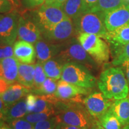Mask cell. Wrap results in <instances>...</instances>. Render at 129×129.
<instances>
[{
    "instance_id": "cell-1",
    "label": "cell",
    "mask_w": 129,
    "mask_h": 129,
    "mask_svg": "<svg viewBox=\"0 0 129 129\" xmlns=\"http://www.w3.org/2000/svg\"><path fill=\"white\" fill-rule=\"evenodd\" d=\"M54 107L57 112L55 117L58 123L81 129H90L97 122L84 104H81L79 101H62L57 98Z\"/></svg>"
},
{
    "instance_id": "cell-2",
    "label": "cell",
    "mask_w": 129,
    "mask_h": 129,
    "mask_svg": "<svg viewBox=\"0 0 129 129\" xmlns=\"http://www.w3.org/2000/svg\"><path fill=\"white\" fill-rule=\"evenodd\" d=\"M97 83L101 92L108 99L119 100L128 96L129 85L120 67L114 66L105 69Z\"/></svg>"
},
{
    "instance_id": "cell-3",
    "label": "cell",
    "mask_w": 129,
    "mask_h": 129,
    "mask_svg": "<svg viewBox=\"0 0 129 129\" xmlns=\"http://www.w3.org/2000/svg\"><path fill=\"white\" fill-rule=\"evenodd\" d=\"M54 59L63 64L67 63L83 64L90 70L95 69L98 64L87 53L77 37H73L64 42L62 50Z\"/></svg>"
},
{
    "instance_id": "cell-4",
    "label": "cell",
    "mask_w": 129,
    "mask_h": 129,
    "mask_svg": "<svg viewBox=\"0 0 129 129\" xmlns=\"http://www.w3.org/2000/svg\"><path fill=\"white\" fill-rule=\"evenodd\" d=\"M72 21L77 35L80 34H88L98 35L104 39L108 33L105 23L104 12H83Z\"/></svg>"
},
{
    "instance_id": "cell-5",
    "label": "cell",
    "mask_w": 129,
    "mask_h": 129,
    "mask_svg": "<svg viewBox=\"0 0 129 129\" xmlns=\"http://www.w3.org/2000/svg\"><path fill=\"white\" fill-rule=\"evenodd\" d=\"M61 80L87 89L94 87L97 80L90 69L77 63H67L63 65Z\"/></svg>"
},
{
    "instance_id": "cell-6",
    "label": "cell",
    "mask_w": 129,
    "mask_h": 129,
    "mask_svg": "<svg viewBox=\"0 0 129 129\" xmlns=\"http://www.w3.org/2000/svg\"><path fill=\"white\" fill-rule=\"evenodd\" d=\"M77 40L84 50L97 63L108 62L110 59V47L104 39L98 35L80 34Z\"/></svg>"
},
{
    "instance_id": "cell-7",
    "label": "cell",
    "mask_w": 129,
    "mask_h": 129,
    "mask_svg": "<svg viewBox=\"0 0 129 129\" xmlns=\"http://www.w3.org/2000/svg\"><path fill=\"white\" fill-rule=\"evenodd\" d=\"M32 17L41 30V33L51 29L60 22L68 18L60 7L45 4L33 12Z\"/></svg>"
},
{
    "instance_id": "cell-8",
    "label": "cell",
    "mask_w": 129,
    "mask_h": 129,
    "mask_svg": "<svg viewBox=\"0 0 129 129\" xmlns=\"http://www.w3.org/2000/svg\"><path fill=\"white\" fill-rule=\"evenodd\" d=\"M19 17L14 10L0 14V44L14 45L17 38Z\"/></svg>"
},
{
    "instance_id": "cell-9",
    "label": "cell",
    "mask_w": 129,
    "mask_h": 129,
    "mask_svg": "<svg viewBox=\"0 0 129 129\" xmlns=\"http://www.w3.org/2000/svg\"><path fill=\"white\" fill-rule=\"evenodd\" d=\"M41 34L42 37L44 40L56 43H64L77 35L73 21L68 17L51 29L43 32Z\"/></svg>"
},
{
    "instance_id": "cell-10",
    "label": "cell",
    "mask_w": 129,
    "mask_h": 129,
    "mask_svg": "<svg viewBox=\"0 0 129 129\" xmlns=\"http://www.w3.org/2000/svg\"><path fill=\"white\" fill-rule=\"evenodd\" d=\"M114 102L101 92H94L83 99V103L89 114L94 119H99L109 110Z\"/></svg>"
},
{
    "instance_id": "cell-11",
    "label": "cell",
    "mask_w": 129,
    "mask_h": 129,
    "mask_svg": "<svg viewBox=\"0 0 129 129\" xmlns=\"http://www.w3.org/2000/svg\"><path fill=\"white\" fill-rule=\"evenodd\" d=\"M17 38L31 44H35L41 40L42 34L32 16L29 17L26 15H20L17 29Z\"/></svg>"
},
{
    "instance_id": "cell-12",
    "label": "cell",
    "mask_w": 129,
    "mask_h": 129,
    "mask_svg": "<svg viewBox=\"0 0 129 129\" xmlns=\"http://www.w3.org/2000/svg\"><path fill=\"white\" fill-rule=\"evenodd\" d=\"M129 22V3L105 12V23L108 32H113Z\"/></svg>"
},
{
    "instance_id": "cell-13",
    "label": "cell",
    "mask_w": 129,
    "mask_h": 129,
    "mask_svg": "<svg viewBox=\"0 0 129 129\" xmlns=\"http://www.w3.org/2000/svg\"><path fill=\"white\" fill-rule=\"evenodd\" d=\"M89 90L67 83L63 80L57 82V88L54 96L62 101L80 102V97L89 93Z\"/></svg>"
},
{
    "instance_id": "cell-14",
    "label": "cell",
    "mask_w": 129,
    "mask_h": 129,
    "mask_svg": "<svg viewBox=\"0 0 129 129\" xmlns=\"http://www.w3.org/2000/svg\"><path fill=\"white\" fill-rule=\"evenodd\" d=\"M63 46V43H52L43 38L38 40L34 44L38 62L43 63L56 57L61 51Z\"/></svg>"
},
{
    "instance_id": "cell-15",
    "label": "cell",
    "mask_w": 129,
    "mask_h": 129,
    "mask_svg": "<svg viewBox=\"0 0 129 129\" xmlns=\"http://www.w3.org/2000/svg\"><path fill=\"white\" fill-rule=\"evenodd\" d=\"M14 57L19 62L25 64H33L36 58V51L33 44L18 40L13 45Z\"/></svg>"
},
{
    "instance_id": "cell-16",
    "label": "cell",
    "mask_w": 129,
    "mask_h": 129,
    "mask_svg": "<svg viewBox=\"0 0 129 129\" xmlns=\"http://www.w3.org/2000/svg\"><path fill=\"white\" fill-rule=\"evenodd\" d=\"M19 63L14 57L0 60V78L4 79L10 85L15 83L17 80Z\"/></svg>"
},
{
    "instance_id": "cell-17",
    "label": "cell",
    "mask_w": 129,
    "mask_h": 129,
    "mask_svg": "<svg viewBox=\"0 0 129 129\" xmlns=\"http://www.w3.org/2000/svg\"><path fill=\"white\" fill-rule=\"evenodd\" d=\"M30 92L31 90L19 83H14L10 85L7 90L1 95L5 108L23 99Z\"/></svg>"
},
{
    "instance_id": "cell-18",
    "label": "cell",
    "mask_w": 129,
    "mask_h": 129,
    "mask_svg": "<svg viewBox=\"0 0 129 129\" xmlns=\"http://www.w3.org/2000/svg\"><path fill=\"white\" fill-rule=\"evenodd\" d=\"M28 114L26 104L25 97L19 100L12 105L5 108L3 121L7 123H10L13 121L23 118Z\"/></svg>"
},
{
    "instance_id": "cell-19",
    "label": "cell",
    "mask_w": 129,
    "mask_h": 129,
    "mask_svg": "<svg viewBox=\"0 0 129 129\" xmlns=\"http://www.w3.org/2000/svg\"><path fill=\"white\" fill-rule=\"evenodd\" d=\"M111 47L121 46L129 43V22L113 32H108L104 38Z\"/></svg>"
},
{
    "instance_id": "cell-20",
    "label": "cell",
    "mask_w": 129,
    "mask_h": 129,
    "mask_svg": "<svg viewBox=\"0 0 129 129\" xmlns=\"http://www.w3.org/2000/svg\"><path fill=\"white\" fill-rule=\"evenodd\" d=\"M109 109L120 121L122 126L129 124V98L115 100Z\"/></svg>"
},
{
    "instance_id": "cell-21",
    "label": "cell",
    "mask_w": 129,
    "mask_h": 129,
    "mask_svg": "<svg viewBox=\"0 0 129 129\" xmlns=\"http://www.w3.org/2000/svg\"><path fill=\"white\" fill-rule=\"evenodd\" d=\"M35 64H25L19 62L17 81L32 90L34 85Z\"/></svg>"
},
{
    "instance_id": "cell-22",
    "label": "cell",
    "mask_w": 129,
    "mask_h": 129,
    "mask_svg": "<svg viewBox=\"0 0 129 129\" xmlns=\"http://www.w3.org/2000/svg\"><path fill=\"white\" fill-rule=\"evenodd\" d=\"M60 8L67 17L73 20L83 13V0H67Z\"/></svg>"
},
{
    "instance_id": "cell-23",
    "label": "cell",
    "mask_w": 129,
    "mask_h": 129,
    "mask_svg": "<svg viewBox=\"0 0 129 129\" xmlns=\"http://www.w3.org/2000/svg\"><path fill=\"white\" fill-rule=\"evenodd\" d=\"M63 65V64L54 58L43 63L45 74L47 78L55 80L61 78Z\"/></svg>"
},
{
    "instance_id": "cell-24",
    "label": "cell",
    "mask_w": 129,
    "mask_h": 129,
    "mask_svg": "<svg viewBox=\"0 0 129 129\" xmlns=\"http://www.w3.org/2000/svg\"><path fill=\"white\" fill-rule=\"evenodd\" d=\"M112 54V63L115 67H120L129 61V43L121 46L111 47Z\"/></svg>"
},
{
    "instance_id": "cell-25",
    "label": "cell",
    "mask_w": 129,
    "mask_h": 129,
    "mask_svg": "<svg viewBox=\"0 0 129 129\" xmlns=\"http://www.w3.org/2000/svg\"><path fill=\"white\" fill-rule=\"evenodd\" d=\"M97 121L104 129H122V125L120 121L110 109L99 118Z\"/></svg>"
},
{
    "instance_id": "cell-26",
    "label": "cell",
    "mask_w": 129,
    "mask_h": 129,
    "mask_svg": "<svg viewBox=\"0 0 129 129\" xmlns=\"http://www.w3.org/2000/svg\"><path fill=\"white\" fill-rule=\"evenodd\" d=\"M126 3L127 2L125 0H98L91 11H99L105 13L120 7Z\"/></svg>"
},
{
    "instance_id": "cell-27",
    "label": "cell",
    "mask_w": 129,
    "mask_h": 129,
    "mask_svg": "<svg viewBox=\"0 0 129 129\" xmlns=\"http://www.w3.org/2000/svg\"><path fill=\"white\" fill-rule=\"evenodd\" d=\"M57 80L47 78L40 87L31 90V92L38 95H51L54 94L57 88Z\"/></svg>"
},
{
    "instance_id": "cell-28",
    "label": "cell",
    "mask_w": 129,
    "mask_h": 129,
    "mask_svg": "<svg viewBox=\"0 0 129 129\" xmlns=\"http://www.w3.org/2000/svg\"><path fill=\"white\" fill-rule=\"evenodd\" d=\"M57 112L55 108L48 109L44 112H37V113H29L23 118L26 120L28 121L32 124H35L37 122L42 121L51 117L56 116Z\"/></svg>"
},
{
    "instance_id": "cell-29",
    "label": "cell",
    "mask_w": 129,
    "mask_h": 129,
    "mask_svg": "<svg viewBox=\"0 0 129 129\" xmlns=\"http://www.w3.org/2000/svg\"><path fill=\"white\" fill-rule=\"evenodd\" d=\"M47 78V77L45 74L43 63L37 62L35 64L34 85V88L32 89H35V88L40 87L45 81Z\"/></svg>"
},
{
    "instance_id": "cell-30",
    "label": "cell",
    "mask_w": 129,
    "mask_h": 129,
    "mask_svg": "<svg viewBox=\"0 0 129 129\" xmlns=\"http://www.w3.org/2000/svg\"><path fill=\"white\" fill-rule=\"evenodd\" d=\"M58 122L55 116L34 124V129H55Z\"/></svg>"
},
{
    "instance_id": "cell-31",
    "label": "cell",
    "mask_w": 129,
    "mask_h": 129,
    "mask_svg": "<svg viewBox=\"0 0 129 129\" xmlns=\"http://www.w3.org/2000/svg\"><path fill=\"white\" fill-rule=\"evenodd\" d=\"M9 124L12 129H34V125L23 118L13 121Z\"/></svg>"
},
{
    "instance_id": "cell-32",
    "label": "cell",
    "mask_w": 129,
    "mask_h": 129,
    "mask_svg": "<svg viewBox=\"0 0 129 129\" xmlns=\"http://www.w3.org/2000/svg\"><path fill=\"white\" fill-rule=\"evenodd\" d=\"M10 57H14L13 45L0 44V60Z\"/></svg>"
},
{
    "instance_id": "cell-33",
    "label": "cell",
    "mask_w": 129,
    "mask_h": 129,
    "mask_svg": "<svg viewBox=\"0 0 129 129\" xmlns=\"http://www.w3.org/2000/svg\"><path fill=\"white\" fill-rule=\"evenodd\" d=\"M46 2V0H22V4L27 9H34L41 7Z\"/></svg>"
},
{
    "instance_id": "cell-34",
    "label": "cell",
    "mask_w": 129,
    "mask_h": 129,
    "mask_svg": "<svg viewBox=\"0 0 129 129\" xmlns=\"http://www.w3.org/2000/svg\"><path fill=\"white\" fill-rule=\"evenodd\" d=\"M13 10V6L8 0H0V14H6Z\"/></svg>"
},
{
    "instance_id": "cell-35",
    "label": "cell",
    "mask_w": 129,
    "mask_h": 129,
    "mask_svg": "<svg viewBox=\"0 0 129 129\" xmlns=\"http://www.w3.org/2000/svg\"><path fill=\"white\" fill-rule=\"evenodd\" d=\"M98 0H83V12H90L93 9Z\"/></svg>"
},
{
    "instance_id": "cell-36",
    "label": "cell",
    "mask_w": 129,
    "mask_h": 129,
    "mask_svg": "<svg viewBox=\"0 0 129 129\" xmlns=\"http://www.w3.org/2000/svg\"><path fill=\"white\" fill-rule=\"evenodd\" d=\"M10 84L6 82L4 79L0 78V96L3 94L9 88Z\"/></svg>"
},
{
    "instance_id": "cell-37",
    "label": "cell",
    "mask_w": 129,
    "mask_h": 129,
    "mask_svg": "<svg viewBox=\"0 0 129 129\" xmlns=\"http://www.w3.org/2000/svg\"><path fill=\"white\" fill-rule=\"evenodd\" d=\"M120 67L123 70L124 73L125 74V76L126 77L127 82H128L129 85V61L124 62L121 65H120Z\"/></svg>"
},
{
    "instance_id": "cell-38",
    "label": "cell",
    "mask_w": 129,
    "mask_h": 129,
    "mask_svg": "<svg viewBox=\"0 0 129 129\" xmlns=\"http://www.w3.org/2000/svg\"><path fill=\"white\" fill-rule=\"evenodd\" d=\"M55 129H81L77 127L72 126V125L65 124L63 123H58L56 125Z\"/></svg>"
},
{
    "instance_id": "cell-39",
    "label": "cell",
    "mask_w": 129,
    "mask_h": 129,
    "mask_svg": "<svg viewBox=\"0 0 129 129\" xmlns=\"http://www.w3.org/2000/svg\"><path fill=\"white\" fill-rule=\"evenodd\" d=\"M5 112V105L3 101L0 96V121H3Z\"/></svg>"
},
{
    "instance_id": "cell-40",
    "label": "cell",
    "mask_w": 129,
    "mask_h": 129,
    "mask_svg": "<svg viewBox=\"0 0 129 129\" xmlns=\"http://www.w3.org/2000/svg\"><path fill=\"white\" fill-rule=\"evenodd\" d=\"M0 129H12L9 124L4 121H0Z\"/></svg>"
},
{
    "instance_id": "cell-41",
    "label": "cell",
    "mask_w": 129,
    "mask_h": 129,
    "mask_svg": "<svg viewBox=\"0 0 129 129\" xmlns=\"http://www.w3.org/2000/svg\"><path fill=\"white\" fill-rule=\"evenodd\" d=\"M9 2H10L11 4H12V6H13V8L17 9L20 7V1L19 0H8Z\"/></svg>"
},
{
    "instance_id": "cell-42",
    "label": "cell",
    "mask_w": 129,
    "mask_h": 129,
    "mask_svg": "<svg viewBox=\"0 0 129 129\" xmlns=\"http://www.w3.org/2000/svg\"><path fill=\"white\" fill-rule=\"evenodd\" d=\"M56 0H46V2L44 4L46 5H49V6H51L53 5V3L55 2Z\"/></svg>"
},
{
    "instance_id": "cell-43",
    "label": "cell",
    "mask_w": 129,
    "mask_h": 129,
    "mask_svg": "<svg viewBox=\"0 0 129 129\" xmlns=\"http://www.w3.org/2000/svg\"><path fill=\"white\" fill-rule=\"evenodd\" d=\"M90 129H101V127H100L98 121H97L96 124H95L94 125H93V126L91 127V128Z\"/></svg>"
},
{
    "instance_id": "cell-44",
    "label": "cell",
    "mask_w": 129,
    "mask_h": 129,
    "mask_svg": "<svg viewBox=\"0 0 129 129\" xmlns=\"http://www.w3.org/2000/svg\"><path fill=\"white\" fill-rule=\"evenodd\" d=\"M122 129H129V124L124 126L123 128H122Z\"/></svg>"
},
{
    "instance_id": "cell-45",
    "label": "cell",
    "mask_w": 129,
    "mask_h": 129,
    "mask_svg": "<svg viewBox=\"0 0 129 129\" xmlns=\"http://www.w3.org/2000/svg\"><path fill=\"white\" fill-rule=\"evenodd\" d=\"M98 124H99V123H98ZM99 126H100V127H101V129H104V128H102V127L100 125H99Z\"/></svg>"
},
{
    "instance_id": "cell-46",
    "label": "cell",
    "mask_w": 129,
    "mask_h": 129,
    "mask_svg": "<svg viewBox=\"0 0 129 129\" xmlns=\"http://www.w3.org/2000/svg\"><path fill=\"white\" fill-rule=\"evenodd\" d=\"M125 1H126L127 3H129V0H125Z\"/></svg>"
},
{
    "instance_id": "cell-47",
    "label": "cell",
    "mask_w": 129,
    "mask_h": 129,
    "mask_svg": "<svg viewBox=\"0 0 129 129\" xmlns=\"http://www.w3.org/2000/svg\"><path fill=\"white\" fill-rule=\"evenodd\" d=\"M128 98H129V94H128Z\"/></svg>"
},
{
    "instance_id": "cell-48",
    "label": "cell",
    "mask_w": 129,
    "mask_h": 129,
    "mask_svg": "<svg viewBox=\"0 0 129 129\" xmlns=\"http://www.w3.org/2000/svg\"><path fill=\"white\" fill-rule=\"evenodd\" d=\"M19 1H20V0H19Z\"/></svg>"
}]
</instances>
